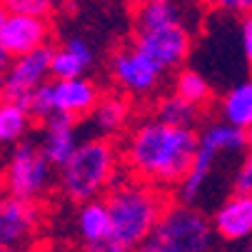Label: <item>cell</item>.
<instances>
[{
	"mask_svg": "<svg viewBox=\"0 0 252 252\" xmlns=\"http://www.w3.org/2000/svg\"><path fill=\"white\" fill-rule=\"evenodd\" d=\"M197 150V130L148 118L123 135V170L142 183L172 190L185 177Z\"/></svg>",
	"mask_w": 252,
	"mask_h": 252,
	"instance_id": "1",
	"label": "cell"
},
{
	"mask_svg": "<svg viewBox=\"0 0 252 252\" xmlns=\"http://www.w3.org/2000/svg\"><path fill=\"white\" fill-rule=\"evenodd\" d=\"M102 200L110 212L113 237L130 252L153 235L162 212L172 202L167 190L142 183L127 172L118 177V183L105 192Z\"/></svg>",
	"mask_w": 252,
	"mask_h": 252,
	"instance_id": "2",
	"label": "cell"
},
{
	"mask_svg": "<svg viewBox=\"0 0 252 252\" xmlns=\"http://www.w3.org/2000/svg\"><path fill=\"white\" fill-rule=\"evenodd\" d=\"M123 172L118 140L95 135L83 140L73 158L58 170V190L67 202L85 205L90 200H102Z\"/></svg>",
	"mask_w": 252,
	"mask_h": 252,
	"instance_id": "3",
	"label": "cell"
},
{
	"mask_svg": "<svg viewBox=\"0 0 252 252\" xmlns=\"http://www.w3.org/2000/svg\"><path fill=\"white\" fill-rule=\"evenodd\" d=\"M132 45L145 53L162 73L180 70L190 55L192 38L172 3L140 0L132 15Z\"/></svg>",
	"mask_w": 252,
	"mask_h": 252,
	"instance_id": "4",
	"label": "cell"
},
{
	"mask_svg": "<svg viewBox=\"0 0 252 252\" xmlns=\"http://www.w3.org/2000/svg\"><path fill=\"white\" fill-rule=\"evenodd\" d=\"M245 150H247V132L245 130H237V127H232L222 120L207 123L197 132L195 158H192L185 177L180 180V185L175 188L177 202L197 205L205 188L210 185V177L215 172L218 160L225 158V155H240Z\"/></svg>",
	"mask_w": 252,
	"mask_h": 252,
	"instance_id": "5",
	"label": "cell"
},
{
	"mask_svg": "<svg viewBox=\"0 0 252 252\" xmlns=\"http://www.w3.org/2000/svg\"><path fill=\"white\" fill-rule=\"evenodd\" d=\"M212 222L195 205L170 202L153 235L132 252H210Z\"/></svg>",
	"mask_w": 252,
	"mask_h": 252,
	"instance_id": "6",
	"label": "cell"
},
{
	"mask_svg": "<svg viewBox=\"0 0 252 252\" xmlns=\"http://www.w3.org/2000/svg\"><path fill=\"white\" fill-rule=\"evenodd\" d=\"M0 185L3 192L13 197L45 202L48 195L58 188V170L48 162L38 142L28 137L5 153L0 162Z\"/></svg>",
	"mask_w": 252,
	"mask_h": 252,
	"instance_id": "7",
	"label": "cell"
},
{
	"mask_svg": "<svg viewBox=\"0 0 252 252\" xmlns=\"http://www.w3.org/2000/svg\"><path fill=\"white\" fill-rule=\"evenodd\" d=\"M45 225V202H30L0 192V250L32 252Z\"/></svg>",
	"mask_w": 252,
	"mask_h": 252,
	"instance_id": "8",
	"label": "cell"
},
{
	"mask_svg": "<svg viewBox=\"0 0 252 252\" xmlns=\"http://www.w3.org/2000/svg\"><path fill=\"white\" fill-rule=\"evenodd\" d=\"M110 78L118 93L130 100H142L160 88L165 73L135 45H123L110 55Z\"/></svg>",
	"mask_w": 252,
	"mask_h": 252,
	"instance_id": "9",
	"label": "cell"
},
{
	"mask_svg": "<svg viewBox=\"0 0 252 252\" xmlns=\"http://www.w3.org/2000/svg\"><path fill=\"white\" fill-rule=\"evenodd\" d=\"M50 50L53 48H40L35 53L10 60L5 75H3L5 100L25 105L35 90L53 80L50 78Z\"/></svg>",
	"mask_w": 252,
	"mask_h": 252,
	"instance_id": "10",
	"label": "cell"
},
{
	"mask_svg": "<svg viewBox=\"0 0 252 252\" xmlns=\"http://www.w3.org/2000/svg\"><path fill=\"white\" fill-rule=\"evenodd\" d=\"M53 38V23L48 18H32V15H5L0 28V45L13 58L35 53L40 48H50Z\"/></svg>",
	"mask_w": 252,
	"mask_h": 252,
	"instance_id": "11",
	"label": "cell"
},
{
	"mask_svg": "<svg viewBox=\"0 0 252 252\" xmlns=\"http://www.w3.org/2000/svg\"><path fill=\"white\" fill-rule=\"evenodd\" d=\"M48 95H50L53 115L80 120V118H90L102 93L97 83H93L90 78H73V80H50Z\"/></svg>",
	"mask_w": 252,
	"mask_h": 252,
	"instance_id": "12",
	"label": "cell"
},
{
	"mask_svg": "<svg viewBox=\"0 0 252 252\" xmlns=\"http://www.w3.org/2000/svg\"><path fill=\"white\" fill-rule=\"evenodd\" d=\"M35 142L40 145L48 162L55 170H60L70 158H73V153L83 142L80 135H78V120L65 118V115H53L50 120H45L40 125V135Z\"/></svg>",
	"mask_w": 252,
	"mask_h": 252,
	"instance_id": "13",
	"label": "cell"
},
{
	"mask_svg": "<svg viewBox=\"0 0 252 252\" xmlns=\"http://www.w3.org/2000/svg\"><path fill=\"white\" fill-rule=\"evenodd\" d=\"M212 230L227 242H245L252 240V195L232 192L220 202L212 215Z\"/></svg>",
	"mask_w": 252,
	"mask_h": 252,
	"instance_id": "14",
	"label": "cell"
},
{
	"mask_svg": "<svg viewBox=\"0 0 252 252\" xmlns=\"http://www.w3.org/2000/svg\"><path fill=\"white\" fill-rule=\"evenodd\" d=\"M132 123V100L123 93H102L95 110L90 113V125L97 137H120Z\"/></svg>",
	"mask_w": 252,
	"mask_h": 252,
	"instance_id": "15",
	"label": "cell"
},
{
	"mask_svg": "<svg viewBox=\"0 0 252 252\" xmlns=\"http://www.w3.org/2000/svg\"><path fill=\"white\" fill-rule=\"evenodd\" d=\"M93 63H95V50L85 38H67L50 50V78L53 80L85 78Z\"/></svg>",
	"mask_w": 252,
	"mask_h": 252,
	"instance_id": "16",
	"label": "cell"
},
{
	"mask_svg": "<svg viewBox=\"0 0 252 252\" xmlns=\"http://www.w3.org/2000/svg\"><path fill=\"white\" fill-rule=\"evenodd\" d=\"M32 125L35 120L25 105L3 100L0 102V150L8 153L15 145H20L23 140H28Z\"/></svg>",
	"mask_w": 252,
	"mask_h": 252,
	"instance_id": "17",
	"label": "cell"
},
{
	"mask_svg": "<svg viewBox=\"0 0 252 252\" xmlns=\"http://www.w3.org/2000/svg\"><path fill=\"white\" fill-rule=\"evenodd\" d=\"M220 120L245 132L252 127V78L235 83L220 97Z\"/></svg>",
	"mask_w": 252,
	"mask_h": 252,
	"instance_id": "18",
	"label": "cell"
},
{
	"mask_svg": "<svg viewBox=\"0 0 252 252\" xmlns=\"http://www.w3.org/2000/svg\"><path fill=\"white\" fill-rule=\"evenodd\" d=\"M75 225H78V235L83 237L85 245L113 237L110 212H107L105 200H90V202L80 205L78 218H75Z\"/></svg>",
	"mask_w": 252,
	"mask_h": 252,
	"instance_id": "19",
	"label": "cell"
},
{
	"mask_svg": "<svg viewBox=\"0 0 252 252\" xmlns=\"http://www.w3.org/2000/svg\"><path fill=\"white\" fill-rule=\"evenodd\" d=\"M202 107L183 100L175 93H167L162 97H158L155 107H153V118H158L160 123L167 125H177V127H197V123L202 120Z\"/></svg>",
	"mask_w": 252,
	"mask_h": 252,
	"instance_id": "20",
	"label": "cell"
},
{
	"mask_svg": "<svg viewBox=\"0 0 252 252\" xmlns=\"http://www.w3.org/2000/svg\"><path fill=\"white\" fill-rule=\"evenodd\" d=\"M172 93L180 95L183 100H188V102H192V105H197V107H202V110L212 100L210 80L202 73H197L195 67H180L177 70L175 80H172Z\"/></svg>",
	"mask_w": 252,
	"mask_h": 252,
	"instance_id": "21",
	"label": "cell"
},
{
	"mask_svg": "<svg viewBox=\"0 0 252 252\" xmlns=\"http://www.w3.org/2000/svg\"><path fill=\"white\" fill-rule=\"evenodd\" d=\"M0 8L8 15H32V18H53L58 3L55 0H0Z\"/></svg>",
	"mask_w": 252,
	"mask_h": 252,
	"instance_id": "22",
	"label": "cell"
},
{
	"mask_svg": "<svg viewBox=\"0 0 252 252\" xmlns=\"http://www.w3.org/2000/svg\"><path fill=\"white\" fill-rule=\"evenodd\" d=\"M205 3L220 13H227V15H247L252 13V0H205Z\"/></svg>",
	"mask_w": 252,
	"mask_h": 252,
	"instance_id": "23",
	"label": "cell"
},
{
	"mask_svg": "<svg viewBox=\"0 0 252 252\" xmlns=\"http://www.w3.org/2000/svg\"><path fill=\"white\" fill-rule=\"evenodd\" d=\"M235 190H237V192H247V195H252V150H247L242 165L237 167V175H235Z\"/></svg>",
	"mask_w": 252,
	"mask_h": 252,
	"instance_id": "24",
	"label": "cell"
},
{
	"mask_svg": "<svg viewBox=\"0 0 252 252\" xmlns=\"http://www.w3.org/2000/svg\"><path fill=\"white\" fill-rule=\"evenodd\" d=\"M240 45H242L245 63L252 67V13L242 15L240 20Z\"/></svg>",
	"mask_w": 252,
	"mask_h": 252,
	"instance_id": "25",
	"label": "cell"
},
{
	"mask_svg": "<svg viewBox=\"0 0 252 252\" xmlns=\"http://www.w3.org/2000/svg\"><path fill=\"white\" fill-rule=\"evenodd\" d=\"M83 252H130L125 245H120L115 237H107V240H100V242H90L83 247Z\"/></svg>",
	"mask_w": 252,
	"mask_h": 252,
	"instance_id": "26",
	"label": "cell"
},
{
	"mask_svg": "<svg viewBox=\"0 0 252 252\" xmlns=\"http://www.w3.org/2000/svg\"><path fill=\"white\" fill-rule=\"evenodd\" d=\"M5 10L3 8H0V28H3V20H5ZM8 65H10V55L3 50V45H0V78H3L5 75V70H8Z\"/></svg>",
	"mask_w": 252,
	"mask_h": 252,
	"instance_id": "27",
	"label": "cell"
},
{
	"mask_svg": "<svg viewBox=\"0 0 252 252\" xmlns=\"http://www.w3.org/2000/svg\"><path fill=\"white\" fill-rule=\"evenodd\" d=\"M247 150H252V127L247 130Z\"/></svg>",
	"mask_w": 252,
	"mask_h": 252,
	"instance_id": "28",
	"label": "cell"
},
{
	"mask_svg": "<svg viewBox=\"0 0 252 252\" xmlns=\"http://www.w3.org/2000/svg\"><path fill=\"white\" fill-rule=\"evenodd\" d=\"M5 100V90H3V78H0V102Z\"/></svg>",
	"mask_w": 252,
	"mask_h": 252,
	"instance_id": "29",
	"label": "cell"
},
{
	"mask_svg": "<svg viewBox=\"0 0 252 252\" xmlns=\"http://www.w3.org/2000/svg\"><path fill=\"white\" fill-rule=\"evenodd\" d=\"M242 252H252V240H247V245L242 247Z\"/></svg>",
	"mask_w": 252,
	"mask_h": 252,
	"instance_id": "30",
	"label": "cell"
},
{
	"mask_svg": "<svg viewBox=\"0 0 252 252\" xmlns=\"http://www.w3.org/2000/svg\"><path fill=\"white\" fill-rule=\"evenodd\" d=\"M150 3H172V0H150Z\"/></svg>",
	"mask_w": 252,
	"mask_h": 252,
	"instance_id": "31",
	"label": "cell"
},
{
	"mask_svg": "<svg viewBox=\"0 0 252 252\" xmlns=\"http://www.w3.org/2000/svg\"><path fill=\"white\" fill-rule=\"evenodd\" d=\"M0 192H3V185H0Z\"/></svg>",
	"mask_w": 252,
	"mask_h": 252,
	"instance_id": "32",
	"label": "cell"
},
{
	"mask_svg": "<svg viewBox=\"0 0 252 252\" xmlns=\"http://www.w3.org/2000/svg\"><path fill=\"white\" fill-rule=\"evenodd\" d=\"M0 252H5V250H0Z\"/></svg>",
	"mask_w": 252,
	"mask_h": 252,
	"instance_id": "33",
	"label": "cell"
}]
</instances>
